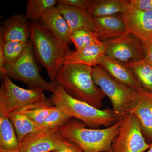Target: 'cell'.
I'll use <instances>...</instances> for the list:
<instances>
[{"instance_id":"cb8c5ba5","label":"cell","mask_w":152,"mask_h":152,"mask_svg":"<svg viewBox=\"0 0 152 152\" xmlns=\"http://www.w3.org/2000/svg\"><path fill=\"white\" fill-rule=\"evenodd\" d=\"M28 42H4L0 39V45L2 47L5 65L12 64L18 59L26 48Z\"/></svg>"},{"instance_id":"4316f807","label":"cell","mask_w":152,"mask_h":152,"mask_svg":"<svg viewBox=\"0 0 152 152\" xmlns=\"http://www.w3.org/2000/svg\"><path fill=\"white\" fill-rule=\"evenodd\" d=\"M53 107L54 106H45L18 112L25 115L34 122L42 127L45 120L51 112Z\"/></svg>"},{"instance_id":"ac0fdd59","label":"cell","mask_w":152,"mask_h":152,"mask_svg":"<svg viewBox=\"0 0 152 152\" xmlns=\"http://www.w3.org/2000/svg\"><path fill=\"white\" fill-rule=\"evenodd\" d=\"M104 54L103 43L95 44L80 50H70L66 56L65 64H83L94 67L98 65L101 57Z\"/></svg>"},{"instance_id":"7402d4cb","label":"cell","mask_w":152,"mask_h":152,"mask_svg":"<svg viewBox=\"0 0 152 152\" xmlns=\"http://www.w3.org/2000/svg\"><path fill=\"white\" fill-rule=\"evenodd\" d=\"M144 89L152 93V66L142 60L126 65Z\"/></svg>"},{"instance_id":"ba28073f","label":"cell","mask_w":152,"mask_h":152,"mask_svg":"<svg viewBox=\"0 0 152 152\" xmlns=\"http://www.w3.org/2000/svg\"><path fill=\"white\" fill-rule=\"evenodd\" d=\"M119 132L114 139L112 152H145L151 145L146 141L134 115L126 114L118 120Z\"/></svg>"},{"instance_id":"ffe728a7","label":"cell","mask_w":152,"mask_h":152,"mask_svg":"<svg viewBox=\"0 0 152 152\" xmlns=\"http://www.w3.org/2000/svg\"><path fill=\"white\" fill-rule=\"evenodd\" d=\"M7 116L14 126L20 143L28 135L44 129L42 126L18 112L11 113Z\"/></svg>"},{"instance_id":"f1b7e54d","label":"cell","mask_w":152,"mask_h":152,"mask_svg":"<svg viewBox=\"0 0 152 152\" xmlns=\"http://www.w3.org/2000/svg\"><path fill=\"white\" fill-rule=\"evenodd\" d=\"M92 0H58V4H64L77 7L86 11L89 8Z\"/></svg>"},{"instance_id":"e0dca14e","label":"cell","mask_w":152,"mask_h":152,"mask_svg":"<svg viewBox=\"0 0 152 152\" xmlns=\"http://www.w3.org/2000/svg\"><path fill=\"white\" fill-rule=\"evenodd\" d=\"M39 21L60 40L70 42V28L57 6L47 11Z\"/></svg>"},{"instance_id":"52a82bcc","label":"cell","mask_w":152,"mask_h":152,"mask_svg":"<svg viewBox=\"0 0 152 152\" xmlns=\"http://www.w3.org/2000/svg\"><path fill=\"white\" fill-rule=\"evenodd\" d=\"M93 78L96 85L111 102L113 111L118 121L128 113L137 92L117 82L99 65L94 67Z\"/></svg>"},{"instance_id":"6da1fadb","label":"cell","mask_w":152,"mask_h":152,"mask_svg":"<svg viewBox=\"0 0 152 152\" xmlns=\"http://www.w3.org/2000/svg\"><path fill=\"white\" fill-rule=\"evenodd\" d=\"M31 36L35 56L46 69L51 82L56 79L65 64L66 56L70 50L67 43L60 40L39 21L30 23Z\"/></svg>"},{"instance_id":"30bf717a","label":"cell","mask_w":152,"mask_h":152,"mask_svg":"<svg viewBox=\"0 0 152 152\" xmlns=\"http://www.w3.org/2000/svg\"><path fill=\"white\" fill-rule=\"evenodd\" d=\"M127 33L140 39L144 44L152 40V12L141 10L129 1L121 14Z\"/></svg>"},{"instance_id":"4dcf8cb0","label":"cell","mask_w":152,"mask_h":152,"mask_svg":"<svg viewBox=\"0 0 152 152\" xmlns=\"http://www.w3.org/2000/svg\"><path fill=\"white\" fill-rule=\"evenodd\" d=\"M144 60L152 66V40L145 44Z\"/></svg>"},{"instance_id":"5b68a950","label":"cell","mask_w":152,"mask_h":152,"mask_svg":"<svg viewBox=\"0 0 152 152\" xmlns=\"http://www.w3.org/2000/svg\"><path fill=\"white\" fill-rule=\"evenodd\" d=\"M0 88V114L7 115L13 112L53 106L44 92L20 88L13 83L6 74Z\"/></svg>"},{"instance_id":"3957f363","label":"cell","mask_w":152,"mask_h":152,"mask_svg":"<svg viewBox=\"0 0 152 152\" xmlns=\"http://www.w3.org/2000/svg\"><path fill=\"white\" fill-rule=\"evenodd\" d=\"M50 99L53 104L71 118L77 119L92 129L108 127L118 121L113 110L98 109L74 97L58 83Z\"/></svg>"},{"instance_id":"83f0119b","label":"cell","mask_w":152,"mask_h":152,"mask_svg":"<svg viewBox=\"0 0 152 152\" xmlns=\"http://www.w3.org/2000/svg\"><path fill=\"white\" fill-rule=\"evenodd\" d=\"M51 152H84L77 145L63 137L58 146Z\"/></svg>"},{"instance_id":"8fae6325","label":"cell","mask_w":152,"mask_h":152,"mask_svg":"<svg viewBox=\"0 0 152 152\" xmlns=\"http://www.w3.org/2000/svg\"><path fill=\"white\" fill-rule=\"evenodd\" d=\"M63 138L59 129H43L25 137L19 149L21 152H51L58 148Z\"/></svg>"},{"instance_id":"d6986e66","label":"cell","mask_w":152,"mask_h":152,"mask_svg":"<svg viewBox=\"0 0 152 152\" xmlns=\"http://www.w3.org/2000/svg\"><path fill=\"white\" fill-rule=\"evenodd\" d=\"M129 1L127 0H92L87 11L93 18L121 13Z\"/></svg>"},{"instance_id":"484cf974","label":"cell","mask_w":152,"mask_h":152,"mask_svg":"<svg viewBox=\"0 0 152 152\" xmlns=\"http://www.w3.org/2000/svg\"><path fill=\"white\" fill-rule=\"evenodd\" d=\"M71 118L61 109L54 106L51 112L45 120L42 127L44 129H59L69 121Z\"/></svg>"},{"instance_id":"603a6c76","label":"cell","mask_w":152,"mask_h":152,"mask_svg":"<svg viewBox=\"0 0 152 152\" xmlns=\"http://www.w3.org/2000/svg\"><path fill=\"white\" fill-rule=\"evenodd\" d=\"M58 4L56 0H29L25 17L27 20L39 21L44 14Z\"/></svg>"},{"instance_id":"f546056e","label":"cell","mask_w":152,"mask_h":152,"mask_svg":"<svg viewBox=\"0 0 152 152\" xmlns=\"http://www.w3.org/2000/svg\"><path fill=\"white\" fill-rule=\"evenodd\" d=\"M129 1L139 10L152 12V0H129Z\"/></svg>"},{"instance_id":"9a60e30c","label":"cell","mask_w":152,"mask_h":152,"mask_svg":"<svg viewBox=\"0 0 152 152\" xmlns=\"http://www.w3.org/2000/svg\"><path fill=\"white\" fill-rule=\"evenodd\" d=\"M93 21L94 32L101 42L118 37L127 32L121 15H115L94 18Z\"/></svg>"},{"instance_id":"9c48e42d","label":"cell","mask_w":152,"mask_h":152,"mask_svg":"<svg viewBox=\"0 0 152 152\" xmlns=\"http://www.w3.org/2000/svg\"><path fill=\"white\" fill-rule=\"evenodd\" d=\"M103 43L105 55L125 64L144 59L145 44L130 33Z\"/></svg>"},{"instance_id":"2e32d148","label":"cell","mask_w":152,"mask_h":152,"mask_svg":"<svg viewBox=\"0 0 152 152\" xmlns=\"http://www.w3.org/2000/svg\"><path fill=\"white\" fill-rule=\"evenodd\" d=\"M57 7L67 23L71 32L78 30L94 31L93 18L85 10L64 4H58Z\"/></svg>"},{"instance_id":"d4e9b609","label":"cell","mask_w":152,"mask_h":152,"mask_svg":"<svg viewBox=\"0 0 152 152\" xmlns=\"http://www.w3.org/2000/svg\"><path fill=\"white\" fill-rule=\"evenodd\" d=\"M70 40L74 44L76 50H80L95 44L101 42L92 31L78 30L71 32Z\"/></svg>"},{"instance_id":"1f68e13d","label":"cell","mask_w":152,"mask_h":152,"mask_svg":"<svg viewBox=\"0 0 152 152\" xmlns=\"http://www.w3.org/2000/svg\"><path fill=\"white\" fill-rule=\"evenodd\" d=\"M0 152H21L19 149L12 151H5V150H0Z\"/></svg>"},{"instance_id":"4fadbf2b","label":"cell","mask_w":152,"mask_h":152,"mask_svg":"<svg viewBox=\"0 0 152 152\" xmlns=\"http://www.w3.org/2000/svg\"><path fill=\"white\" fill-rule=\"evenodd\" d=\"M98 65L103 68L120 83L138 92L144 89L132 71L124 63L104 54L101 57Z\"/></svg>"},{"instance_id":"7a4b0ae2","label":"cell","mask_w":152,"mask_h":152,"mask_svg":"<svg viewBox=\"0 0 152 152\" xmlns=\"http://www.w3.org/2000/svg\"><path fill=\"white\" fill-rule=\"evenodd\" d=\"M93 68L83 64H65L56 82L74 97L101 109L105 96L94 81Z\"/></svg>"},{"instance_id":"d6a6232c","label":"cell","mask_w":152,"mask_h":152,"mask_svg":"<svg viewBox=\"0 0 152 152\" xmlns=\"http://www.w3.org/2000/svg\"><path fill=\"white\" fill-rule=\"evenodd\" d=\"M147 152H152V143H151V145L150 148L148 149V151Z\"/></svg>"},{"instance_id":"8992f818","label":"cell","mask_w":152,"mask_h":152,"mask_svg":"<svg viewBox=\"0 0 152 152\" xmlns=\"http://www.w3.org/2000/svg\"><path fill=\"white\" fill-rule=\"evenodd\" d=\"M35 57L32 43L30 39L21 56L15 62L5 65L6 74L10 78L23 82L30 89L53 93L57 83L47 81L42 77Z\"/></svg>"},{"instance_id":"277c9868","label":"cell","mask_w":152,"mask_h":152,"mask_svg":"<svg viewBox=\"0 0 152 152\" xmlns=\"http://www.w3.org/2000/svg\"><path fill=\"white\" fill-rule=\"evenodd\" d=\"M86 126L81 121H69L59 129V132L84 152H112V144L119 132V121L104 129Z\"/></svg>"},{"instance_id":"44dd1931","label":"cell","mask_w":152,"mask_h":152,"mask_svg":"<svg viewBox=\"0 0 152 152\" xmlns=\"http://www.w3.org/2000/svg\"><path fill=\"white\" fill-rule=\"evenodd\" d=\"M20 146L15 128L7 115L0 114V150L12 151Z\"/></svg>"},{"instance_id":"5bb4252c","label":"cell","mask_w":152,"mask_h":152,"mask_svg":"<svg viewBox=\"0 0 152 152\" xmlns=\"http://www.w3.org/2000/svg\"><path fill=\"white\" fill-rule=\"evenodd\" d=\"M31 36L30 23L25 15L17 14L6 20L0 28V39L4 42H27Z\"/></svg>"},{"instance_id":"7c38bea8","label":"cell","mask_w":152,"mask_h":152,"mask_svg":"<svg viewBox=\"0 0 152 152\" xmlns=\"http://www.w3.org/2000/svg\"><path fill=\"white\" fill-rule=\"evenodd\" d=\"M128 113L137 118L144 137L152 140V93L144 89L137 92Z\"/></svg>"}]
</instances>
